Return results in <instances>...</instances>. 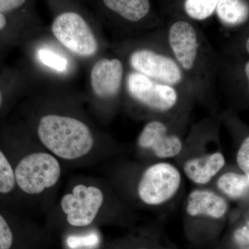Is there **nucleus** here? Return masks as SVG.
Wrapping results in <instances>:
<instances>
[{"label": "nucleus", "mask_w": 249, "mask_h": 249, "mask_svg": "<svg viewBox=\"0 0 249 249\" xmlns=\"http://www.w3.org/2000/svg\"><path fill=\"white\" fill-rule=\"evenodd\" d=\"M182 183L180 170L168 161L156 162L146 167L135 183V193L142 204L160 206L172 200Z\"/></svg>", "instance_id": "obj_7"}, {"label": "nucleus", "mask_w": 249, "mask_h": 249, "mask_svg": "<svg viewBox=\"0 0 249 249\" xmlns=\"http://www.w3.org/2000/svg\"><path fill=\"white\" fill-rule=\"evenodd\" d=\"M228 209L226 199L211 190H193L187 198L186 212L191 217L219 219L225 215Z\"/></svg>", "instance_id": "obj_13"}, {"label": "nucleus", "mask_w": 249, "mask_h": 249, "mask_svg": "<svg viewBox=\"0 0 249 249\" xmlns=\"http://www.w3.org/2000/svg\"><path fill=\"white\" fill-rule=\"evenodd\" d=\"M22 198L16 186L14 166L0 142V206L23 212Z\"/></svg>", "instance_id": "obj_15"}, {"label": "nucleus", "mask_w": 249, "mask_h": 249, "mask_svg": "<svg viewBox=\"0 0 249 249\" xmlns=\"http://www.w3.org/2000/svg\"><path fill=\"white\" fill-rule=\"evenodd\" d=\"M246 47H247V52L249 53V38L247 39V42H246Z\"/></svg>", "instance_id": "obj_26"}, {"label": "nucleus", "mask_w": 249, "mask_h": 249, "mask_svg": "<svg viewBox=\"0 0 249 249\" xmlns=\"http://www.w3.org/2000/svg\"><path fill=\"white\" fill-rule=\"evenodd\" d=\"M217 188L229 199L237 200L248 194L249 179L245 174L228 172L218 178Z\"/></svg>", "instance_id": "obj_16"}, {"label": "nucleus", "mask_w": 249, "mask_h": 249, "mask_svg": "<svg viewBox=\"0 0 249 249\" xmlns=\"http://www.w3.org/2000/svg\"><path fill=\"white\" fill-rule=\"evenodd\" d=\"M216 11L220 20L229 26L239 25L249 17V6L244 0H219Z\"/></svg>", "instance_id": "obj_17"}, {"label": "nucleus", "mask_w": 249, "mask_h": 249, "mask_svg": "<svg viewBox=\"0 0 249 249\" xmlns=\"http://www.w3.org/2000/svg\"><path fill=\"white\" fill-rule=\"evenodd\" d=\"M98 242V236L93 233L90 234L89 235L83 236V237L71 236L67 240L69 247L72 249L93 247V246L97 245Z\"/></svg>", "instance_id": "obj_23"}, {"label": "nucleus", "mask_w": 249, "mask_h": 249, "mask_svg": "<svg viewBox=\"0 0 249 249\" xmlns=\"http://www.w3.org/2000/svg\"><path fill=\"white\" fill-rule=\"evenodd\" d=\"M98 20L117 19L128 24L142 22L150 11V0H83Z\"/></svg>", "instance_id": "obj_11"}, {"label": "nucleus", "mask_w": 249, "mask_h": 249, "mask_svg": "<svg viewBox=\"0 0 249 249\" xmlns=\"http://www.w3.org/2000/svg\"><path fill=\"white\" fill-rule=\"evenodd\" d=\"M31 85L30 80L27 76L13 80L0 78V115L9 107L15 93L27 91Z\"/></svg>", "instance_id": "obj_19"}, {"label": "nucleus", "mask_w": 249, "mask_h": 249, "mask_svg": "<svg viewBox=\"0 0 249 249\" xmlns=\"http://www.w3.org/2000/svg\"><path fill=\"white\" fill-rule=\"evenodd\" d=\"M168 40L178 65L186 71L194 68L199 40L193 26L186 21H178L170 28Z\"/></svg>", "instance_id": "obj_12"}, {"label": "nucleus", "mask_w": 249, "mask_h": 249, "mask_svg": "<svg viewBox=\"0 0 249 249\" xmlns=\"http://www.w3.org/2000/svg\"><path fill=\"white\" fill-rule=\"evenodd\" d=\"M245 73L247 75V79H248L249 87V61L247 62L245 65Z\"/></svg>", "instance_id": "obj_25"}, {"label": "nucleus", "mask_w": 249, "mask_h": 249, "mask_svg": "<svg viewBox=\"0 0 249 249\" xmlns=\"http://www.w3.org/2000/svg\"><path fill=\"white\" fill-rule=\"evenodd\" d=\"M225 162L224 155L219 152L193 156L183 163V173L195 184L205 186L224 168Z\"/></svg>", "instance_id": "obj_14"}, {"label": "nucleus", "mask_w": 249, "mask_h": 249, "mask_svg": "<svg viewBox=\"0 0 249 249\" xmlns=\"http://www.w3.org/2000/svg\"><path fill=\"white\" fill-rule=\"evenodd\" d=\"M15 210L0 206V249H11L14 244V233L11 224V217Z\"/></svg>", "instance_id": "obj_21"}, {"label": "nucleus", "mask_w": 249, "mask_h": 249, "mask_svg": "<svg viewBox=\"0 0 249 249\" xmlns=\"http://www.w3.org/2000/svg\"><path fill=\"white\" fill-rule=\"evenodd\" d=\"M0 142L12 162L23 202L43 196L58 184L61 161L41 146L24 123L3 131Z\"/></svg>", "instance_id": "obj_2"}, {"label": "nucleus", "mask_w": 249, "mask_h": 249, "mask_svg": "<svg viewBox=\"0 0 249 249\" xmlns=\"http://www.w3.org/2000/svg\"><path fill=\"white\" fill-rule=\"evenodd\" d=\"M139 150L150 152L160 160L175 158L181 154L183 142L176 134H170L166 124L160 121L147 123L137 141Z\"/></svg>", "instance_id": "obj_10"}, {"label": "nucleus", "mask_w": 249, "mask_h": 249, "mask_svg": "<svg viewBox=\"0 0 249 249\" xmlns=\"http://www.w3.org/2000/svg\"><path fill=\"white\" fill-rule=\"evenodd\" d=\"M237 163L249 179V137L244 141L237 155Z\"/></svg>", "instance_id": "obj_22"}, {"label": "nucleus", "mask_w": 249, "mask_h": 249, "mask_svg": "<svg viewBox=\"0 0 249 249\" xmlns=\"http://www.w3.org/2000/svg\"><path fill=\"white\" fill-rule=\"evenodd\" d=\"M22 45L31 76L49 85V90L70 91L67 85L76 80L82 64L57 42L44 26Z\"/></svg>", "instance_id": "obj_4"}, {"label": "nucleus", "mask_w": 249, "mask_h": 249, "mask_svg": "<svg viewBox=\"0 0 249 249\" xmlns=\"http://www.w3.org/2000/svg\"><path fill=\"white\" fill-rule=\"evenodd\" d=\"M53 38L82 64L87 65L103 53L100 22L82 0H46Z\"/></svg>", "instance_id": "obj_3"}, {"label": "nucleus", "mask_w": 249, "mask_h": 249, "mask_svg": "<svg viewBox=\"0 0 249 249\" xmlns=\"http://www.w3.org/2000/svg\"></svg>", "instance_id": "obj_27"}, {"label": "nucleus", "mask_w": 249, "mask_h": 249, "mask_svg": "<svg viewBox=\"0 0 249 249\" xmlns=\"http://www.w3.org/2000/svg\"><path fill=\"white\" fill-rule=\"evenodd\" d=\"M219 0H186L184 9L188 16L197 20H203L212 16Z\"/></svg>", "instance_id": "obj_20"}, {"label": "nucleus", "mask_w": 249, "mask_h": 249, "mask_svg": "<svg viewBox=\"0 0 249 249\" xmlns=\"http://www.w3.org/2000/svg\"><path fill=\"white\" fill-rule=\"evenodd\" d=\"M36 0H0V13L22 18L31 22L42 23L36 10Z\"/></svg>", "instance_id": "obj_18"}, {"label": "nucleus", "mask_w": 249, "mask_h": 249, "mask_svg": "<svg viewBox=\"0 0 249 249\" xmlns=\"http://www.w3.org/2000/svg\"><path fill=\"white\" fill-rule=\"evenodd\" d=\"M107 195L99 183L80 181L72 184L59 202L60 212L73 227H86L105 209Z\"/></svg>", "instance_id": "obj_6"}, {"label": "nucleus", "mask_w": 249, "mask_h": 249, "mask_svg": "<svg viewBox=\"0 0 249 249\" xmlns=\"http://www.w3.org/2000/svg\"><path fill=\"white\" fill-rule=\"evenodd\" d=\"M83 101L71 91L48 89L29 98L24 124L61 163L87 161L99 149V133L85 113Z\"/></svg>", "instance_id": "obj_1"}, {"label": "nucleus", "mask_w": 249, "mask_h": 249, "mask_svg": "<svg viewBox=\"0 0 249 249\" xmlns=\"http://www.w3.org/2000/svg\"><path fill=\"white\" fill-rule=\"evenodd\" d=\"M132 71L138 72L163 84L178 85L183 79L178 64L173 59L150 49H134L128 55Z\"/></svg>", "instance_id": "obj_9"}, {"label": "nucleus", "mask_w": 249, "mask_h": 249, "mask_svg": "<svg viewBox=\"0 0 249 249\" xmlns=\"http://www.w3.org/2000/svg\"><path fill=\"white\" fill-rule=\"evenodd\" d=\"M82 1H83V0H82Z\"/></svg>", "instance_id": "obj_28"}, {"label": "nucleus", "mask_w": 249, "mask_h": 249, "mask_svg": "<svg viewBox=\"0 0 249 249\" xmlns=\"http://www.w3.org/2000/svg\"><path fill=\"white\" fill-rule=\"evenodd\" d=\"M233 242L237 249H249V229L244 227L234 232Z\"/></svg>", "instance_id": "obj_24"}, {"label": "nucleus", "mask_w": 249, "mask_h": 249, "mask_svg": "<svg viewBox=\"0 0 249 249\" xmlns=\"http://www.w3.org/2000/svg\"><path fill=\"white\" fill-rule=\"evenodd\" d=\"M85 100L93 112L101 114L119 99L124 88L125 71L120 58L101 54L87 65Z\"/></svg>", "instance_id": "obj_5"}, {"label": "nucleus", "mask_w": 249, "mask_h": 249, "mask_svg": "<svg viewBox=\"0 0 249 249\" xmlns=\"http://www.w3.org/2000/svg\"><path fill=\"white\" fill-rule=\"evenodd\" d=\"M124 88L131 101L157 112L170 110L178 101V93L171 85L159 83L132 70L125 75Z\"/></svg>", "instance_id": "obj_8"}]
</instances>
